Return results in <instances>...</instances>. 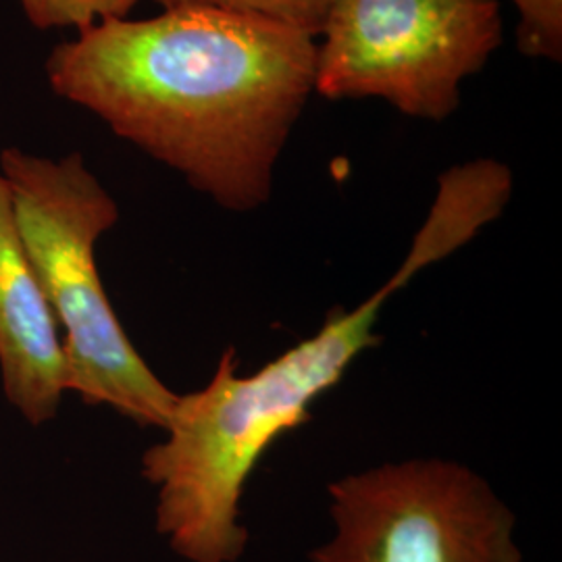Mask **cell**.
<instances>
[{"label":"cell","mask_w":562,"mask_h":562,"mask_svg":"<svg viewBox=\"0 0 562 562\" xmlns=\"http://www.w3.org/2000/svg\"><path fill=\"white\" fill-rule=\"evenodd\" d=\"M153 2H157L161 9L196 7V9H213V11L278 21L294 30H301L315 41L322 32L325 11L329 7V0H153Z\"/></svg>","instance_id":"cell-7"},{"label":"cell","mask_w":562,"mask_h":562,"mask_svg":"<svg viewBox=\"0 0 562 562\" xmlns=\"http://www.w3.org/2000/svg\"><path fill=\"white\" fill-rule=\"evenodd\" d=\"M508 206L504 181L482 162L452 165L398 269L357 308L334 306L322 327L252 373L225 348L211 380L178 394L162 429L144 450L140 475L157 494L155 527L186 562H238L250 540L244 490L267 452L311 422L313 404L340 385L367 350L382 344L378 323L425 269L475 240Z\"/></svg>","instance_id":"cell-2"},{"label":"cell","mask_w":562,"mask_h":562,"mask_svg":"<svg viewBox=\"0 0 562 562\" xmlns=\"http://www.w3.org/2000/svg\"><path fill=\"white\" fill-rule=\"evenodd\" d=\"M327 496L334 533L311 562H522L515 513L461 462H383Z\"/></svg>","instance_id":"cell-5"},{"label":"cell","mask_w":562,"mask_h":562,"mask_svg":"<svg viewBox=\"0 0 562 562\" xmlns=\"http://www.w3.org/2000/svg\"><path fill=\"white\" fill-rule=\"evenodd\" d=\"M25 20L41 32L71 30L74 34L102 20L130 18L140 0H18Z\"/></svg>","instance_id":"cell-8"},{"label":"cell","mask_w":562,"mask_h":562,"mask_svg":"<svg viewBox=\"0 0 562 562\" xmlns=\"http://www.w3.org/2000/svg\"><path fill=\"white\" fill-rule=\"evenodd\" d=\"M503 41L501 0H329L315 41V92L375 99L438 123L459 111L462 83Z\"/></svg>","instance_id":"cell-4"},{"label":"cell","mask_w":562,"mask_h":562,"mask_svg":"<svg viewBox=\"0 0 562 562\" xmlns=\"http://www.w3.org/2000/svg\"><path fill=\"white\" fill-rule=\"evenodd\" d=\"M21 244L59 325L67 394L162 431L173 392L127 338L101 280L97 246L120 204L81 153L59 159L9 146L0 153Z\"/></svg>","instance_id":"cell-3"},{"label":"cell","mask_w":562,"mask_h":562,"mask_svg":"<svg viewBox=\"0 0 562 562\" xmlns=\"http://www.w3.org/2000/svg\"><path fill=\"white\" fill-rule=\"evenodd\" d=\"M317 42L213 9L102 20L44 60L48 88L229 213L271 201L276 167L315 92Z\"/></svg>","instance_id":"cell-1"},{"label":"cell","mask_w":562,"mask_h":562,"mask_svg":"<svg viewBox=\"0 0 562 562\" xmlns=\"http://www.w3.org/2000/svg\"><path fill=\"white\" fill-rule=\"evenodd\" d=\"M0 387L21 419L53 422L67 394L59 325L21 244L0 173Z\"/></svg>","instance_id":"cell-6"},{"label":"cell","mask_w":562,"mask_h":562,"mask_svg":"<svg viewBox=\"0 0 562 562\" xmlns=\"http://www.w3.org/2000/svg\"><path fill=\"white\" fill-rule=\"evenodd\" d=\"M517 13V48L529 59L562 60V0H508Z\"/></svg>","instance_id":"cell-9"}]
</instances>
